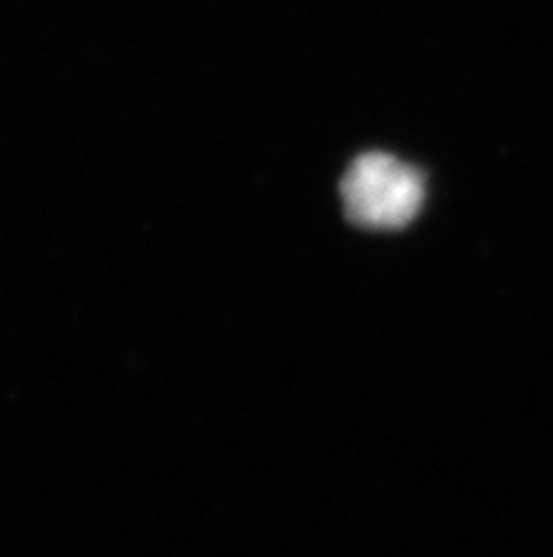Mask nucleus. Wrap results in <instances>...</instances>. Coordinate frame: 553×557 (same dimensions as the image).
Segmentation results:
<instances>
[{
	"mask_svg": "<svg viewBox=\"0 0 553 557\" xmlns=\"http://www.w3.org/2000/svg\"><path fill=\"white\" fill-rule=\"evenodd\" d=\"M342 201L356 224L399 230L424 205V176L390 153H365L344 173Z\"/></svg>",
	"mask_w": 553,
	"mask_h": 557,
	"instance_id": "1",
	"label": "nucleus"
}]
</instances>
